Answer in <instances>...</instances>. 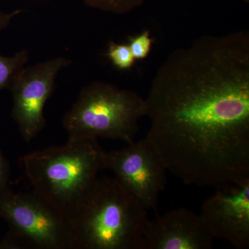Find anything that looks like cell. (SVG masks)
I'll list each match as a JSON object with an SVG mask.
<instances>
[{"mask_svg":"<svg viewBox=\"0 0 249 249\" xmlns=\"http://www.w3.org/2000/svg\"><path fill=\"white\" fill-rule=\"evenodd\" d=\"M146 137L185 184L249 177V71L211 49L184 51L157 70L145 98Z\"/></svg>","mask_w":249,"mask_h":249,"instance_id":"6da1fadb","label":"cell"},{"mask_svg":"<svg viewBox=\"0 0 249 249\" xmlns=\"http://www.w3.org/2000/svg\"><path fill=\"white\" fill-rule=\"evenodd\" d=\"M104 152L98 139H68L65 145L22 156L19 165L31 193L72 224L103 170Z\"/></svg>","mask_w":249,"mask_h":249,"instance_id":"7a4b0ae2","label":"cell"},{"mask_svg":"<svg viewBox=\"0 0 249 249\" xmlns=\"http://www.w3.org/2000/svg\"><path fill=\"white\" fill-rule=\"evenodd\" d=\"M147 210L115 178H98L72 223L73 249H141Z\"/></svg>","mask_w":249,"mask_h":249,"instance_id":"3957f363","label":"cell"},{"mask_svg":"<svg viewBox=\"0 0 249 249\" xmlns=\"http://www.w3.org/2000/svg\"><path fill=\"white\" fill-rule=\"evenodd\" d=\"M145 98L112 83L95 81L82 89L62 119L68 139H109L128 144L145 116Z\"/></svg>","mask_w":249,"mask_h":249,"instance_id":"277c9868","label":"cell"},{"mask_svg":"<svg viewBox=\"0 0 249 249\" xmlns=\"http://www.w3.org/2000/svg\"><path fill=\"white\" fill-rule=\"evenodd\" d=\"M0 218L10 229L0 249H73L71 223L31 192H1Z\"/></svg>","mask_w":249,"mask_h":249,"instance_id":"5b68a950","label":"cell"},{"mask_svg":"<svg viewBox=\"0 0 249 249\" xmlns=\"http://www.w3.org/2000/svg\"><path fill=\"white\" fill-rule=\"evenodd\" d=\"M103 170H110L119 182L147 211L156 212L168 171L164 160L146 137L120 150L104 152Z\"/></svg>","mask_w":249,"mask_h":249,"instance_id":"8992f818","label":"cell"},{"mask_svg":"<svg viewBox=\"0 0 249 249\" xmlns=\"http://www.w3.org/2000/svg\"><path fill=\"white\" fill-rule=\"evenodd\" d=\"M71 63L65 57L39 62L24 67L15 81L10 89L12 117L25 142H31L45 127L44 108L53 93L57 76Z\"/></svg>","mask_w":249,"mask_h":249,"instance_id":"52a82bcc","label":"cell"},{"mask_svg":"<svg viewBox=\"0 0 249 249\" xmlns=\"http://www.w3.org/2000/svg\"><path fill=\"white\" fill-rule=\"evenodd\" d=\"M217 188L203 204L201 218L214 238L227 241L236 249H248L249 177Z\"/></svg>","mask_w":249,"mask_h":249,"instance_id":"ba28073f","label":"cell"},{"mask_svg":"<svg viewBox=\"0 0 249 249\" xmlns=\"http://www.w3.org/2000/svg\"><path fill=\"white\" fill-rule=\"evenodd\" d=\"M214 240L200 214L178 208L147 221L141 249H211Z\"/></svg>","mask_w":249,"mask_h":249,"instance_id":"9c48e42d","label":"cell"},{"mask_svg":"<svg viewBox=\"0 0 249 249\" xmlns=\"http://www.w3.org/2000/svg\"><path fill=\"white\" fill-rule=\"evenodd\" d=\"M29 60V52L22 50L12 56L0 54V91L11 89Z\"/></svg>","mask_w":249,"mask_h":249,"instance_id":"30bf717a","label":"cell"},{"mask_svg":"<svg viewBox=\"0 0 249 249\" xmlns=\"http://www.w3.org/2000/svg\"><path fill=\"white\" fill-rule=\"evenodd\" d=\"M89 7L111 13L122 15L131 12L142 6L145 0H82Z\"/></svg>","mask_w":249,"mask_h":249,"instance_id":"8fae6325","label":"cell"},{"mask_svg":"<svg viewBox=\"0 0 249 249\" xmlns=\"http://www.w3.org/2000/svg\"><path fill=\"white\" fill-rule=\"evenodd\" d=\"M107 55L114 67L124 71L130 70L136 60L127 44L110 42Z\"/></svg>","mask_w":249,"mask_h":249,"instance_id":"7c38bea8","label":"cell"},{"mask_svg":"<svg viewBox=\"0 0 249 249\" xmlns=\"http://www.w3.org/2000/svg\"><path fill=\"white\" fill-rule=\"evenodd\" d=\"M153 40L150 37V31L145 30L138 35L129 39L128 45L135 60L147 58L152 47Z\"/></svg>","mask_w":249,"mask_h":249,"instance_id":"4fadbf2b","label":"cell"},{"mask_svg":"<svg viewBox=\"0 0 249 249\" xmlns=\"http://www.w3.org/2000/svg\"><path fill=\"white\" fill-rule=\"evenodd\" d=\"M9 163L0 151V193L9 188Z\"/></svg>","mask_w":249,"mask_h":249,"instance_id":"5bb4252c","label":"cell"},{"mask_svg":"<svg viewBox=\"0 0 249 249\" xmlns=\"http://www.w3.org/2000/svg\"><path fill=\"white\" fill-rule=\"evenodd\" d=\"M22 12V10L19 9L15 10L9 13L0 12V33L9 26L10 22L15 17Z\"/></svg>","mask_w":249,"mask_h":249,"instance_id":"9a60e30c","label":"cell"},{"mask_svg":"<svg viewBox=\"0 0 249 249\" xmlns=\"http://www.w3.org/2000/svg\"><path fill=\"white\" fill-rule=\"evenodd\" d=\"M242 1H245V3H249V0H242Z\"/></svg>","mask_w":249,"mask_h":249,"instance_id":"2e32d148","label":"cell"}]
</instances>
